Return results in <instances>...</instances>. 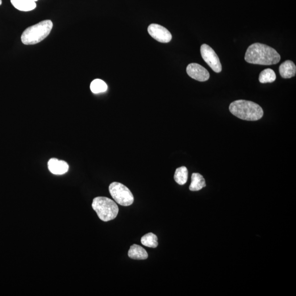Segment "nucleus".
I'll return each mask as SVG.
<instances>
[{
    "mask_svg": "<svg viewBox=\"0 0 296 296\" xmlns=\"http://www.w3.org/2000/svg\"><path fill=\"white\" fill-rule=\"evenodd\" d=\"M280 59L276 49L261 43L250 45L245 56V60L249 63L264 65L276 64Z\"/></svg>",
    "mask_w": 296,
    "mask_h": 296,
    "instance_id": "1",
    "label": "nucleus"
},
{
    "mask_svg": "<svg viewBox=\"0 0 296 296\" xmlns=\"http://www.w3.org/2000/svg\"><path fill=\"white\" fill-rule=\"evenodd\" d=\"M233 115L241 120L257 121L264 116V110L258 104L246 100H237L229 106Z\"/></svg>",
    "mask_w": 296,
    "mask_h": 296,
    "instance_id": "2",
    "label": "nucleus"
},
{
    "mask_svg": "<svg viewBox=\"0 0 296 296\" xmlns=\"http://www.w3.org/2000/svg\"><path fill=\"white\" fill-rule=\"evenodd\" d=\"M53 28L51 20H45L28 28L21 36L22 43L26 45H35L40 43L49 35Z\"/></svg>",
    "mask_w": 296,
    "mask_h": 296,
    "instance_id": "3",
    "label": "nucleus"
},
{
    "mask_svg": "<svg viewBox=\"0 0 296 296\" xmlns=\"http://www.w3.org/2000/svg\"><path fill=\"white\" fill-rule=\"evenodd\" d=\"M92 207L96 212L99 219L104 222L114 219L119 213L117 204L113 200L107 197L95 198Z\"/></svg>",
    "mask_w": 296,
    "mask_h": 296,
    "instance_id": "4",
    "label": "nucleus"
},
{
    "mask_svg": "<svg viewBox=\"0 0 296 296\" xmlns=\"http://www.w3.org/2000/svg\"><path fill=\"white\" fill-rule=\"evenodd\" d=\"M109 190L112 198L120 205L130 206L134 202V197L131 191L122 183L119 182L111 183Z\"/></svg>",
    "mask_w": 296,
    "mask_h": 296,
    "instance_id": "5",
    "label": "nucleus"
},
{
    "mask_svg": "<svg viewBox=\"0 0 296 296\" xmlns=\"http://www.w3.org/2000/svg\"><path fill=\"white\" fill-rule=\"evenodd\" d=\"M200 52L203 60L215 72L218 73L222 71V65L219 58L214 50L209 46L203 44L200 48Z\"/></svg>",
    "mask_w": 296,
    "mask_h": 296,
    "instance_id": "6",
    "label": "nucleus"
},
{
    "mask_svg": "<svg viewBox=\"0 0 296 296\" xmlns=\"http://www.w3.org/2000/svg\"><path fill=\"white\" fill-rule=\"evenodd\" d=\"M150 35L153 38L162 43H168L172 40L171 32L164 27L156 24L150 25L148 28Z\"/></svg>",
    "mask_w": 296,
    "mask_h": 296,
    "instance_id": "7",
    "label": "nucleus"
},
{
    "mask_svg": "<svg viewBox=\"0 0 296 296\" xmlns=\"http://www.w3.org/2000/svg\"><path fill=\"white\" fill-rule=\"evenodd\" d=\"M187 73L190 77L200 82L206 81L210 78V74L207 70L197 63H191L187 65Z\"/></svg>",
    "mask_w": 296,
    "mask_h": 296,
    "instance_id": "8",
    "label": "nucleus"
},
{
    "mask_svg": "<svg viewBox=\"0 0 296 296\" xmlns=\"http://www.w3.org/2000/svg\"><path fill=\"white\" fill-rule=\"evenodd\" d=\"M48 168L49 171L56 175L64 174L68 171L69 165L64 161L52 158L48 162Z\"/></svg>",
    "mask_w": 296,
    "mask_h": 296,
    "instance_id": "9",
    "label": "nucleus"
},
{
    "mask_svg": "<svg viewBox=\"0 0 296 296\" xmlns=\"http://www.w3.org/2000/svg\"><path fill=\"white\" fill-rule=\"evenodd\" d=\"M279 73L282 78H290L296 76V66L293 61L287 60L280 65Z\"/></svg>",
    "mask_w": 296,
    "mask_h": 296,
    "instance_id": "10",
    "label": "nucleus"
},
{
    "mask_svg": "<svg viewBox=\"0 0 296 296\" xmlns=\"http://www.w3.org/2000/svg\"><path fill=\"white\" fill-rule=\"evenodd\" d=\"M128 255L132 259L137 260H144L148 257V254L145 249L140 246L136 244L131 246Z\"/></svg>",
    "mask_w": 296,
    "mask_h": 296,
    "instance_id": "11",
    "label": "nucleus"
},
{
    "mask_svg": "<svg viewBox=\"0 0 296 296\" xmlns=\"http://www.w3.org/2000/svg\"><path fill=\"white\" fill-rule=\"evenodd\" d=\"M12 5L20 11L28 12L34 10L36 3L32 0H10Z\"/></svg>",
    "mask_w": 296,
    "mask_h": 296,
    "instance_id": "12",
    "label": "nucleus"
},
{
    "mask_svg": "<svg viewBox=\"0 0 296 296\" xmlns=\"http://www.w3.org/2000/svg\"><path fill=\"white\" fill-rule=\"evenodd\" d=\"M205 179L202 174L194 173L191 176V182L189 187L191 191H199L206 187Z\"/></svg>",
    "mask_w": 296,
    "mask_h": 296,
    "instance_id": "13",
    "label": "nucleus"
},
{
    "mask_svg": "<svg viewBox=\"0 0 296 296\" xmlns=\"http://www.w3.org/2000/svg\"><path fill=\"white\" fill-rule=\"evenodd\" d=\"M188 178V171L186 167L182 166L177 169L175 172L174 179L179 185H184Z\"/></svg>",
    "mask_w": 296,
    "mask_h": 296,
    "instance_id": "14",
    "label": "nucleus"
},
{
    "mask_svg": "<svg viewBox=\"0 0 296 296\" xmlns=\"http://www.w3.org/2000/svg\"><path fill=\"white\" fill-rule=\"evenodd\" d=\"M276 74L271 69H266L261 73L259 81L262 83H272L276 80Z\"/></svg>",
    "mask_w": 296,
    "mask_h": 296,
    "instance_id": "15",
    "label": "nucleus"
},
{
    "mask_svg": "<svg viewBox=\"0 0 296 296\" xmlns=\"http://www.w3.org/2000/svg\"><path fill=\"white\" fill-rule=\"evenodd\" d=\"M141 243L145 247L156 248L158 246L157 237L153 233H149L141 237Z\"/></svg>",
    "mask_w": 296,
    "mask_h": 296,
    "instance_id": "16",
    "label": "nucleus"
},
{
    "mask_svg": "<svg viewBox=\"0 0 296 296\" xmlns=\"http://www.w3.org/2000/svg\"><path fill=\"white\" fill-rule=\"evenodd\" d=\"M90 89L93 93L97 94L106 92L108 89V86L106 83L101 79H95L91 82Z\"/></svg>",
    "mask_w": 296,
    "mask_h": 296,
    "instance_id": "17",
    "label": "nucleus"
},
{
    "mask_svg": "<svg viewBox=\"0 0 296 296\" xmlns=\"http://www.w3.org/2000/svg\"><path fill=\"white\" fill-rule=\"evenodd\" d=\"M2 0H0V6H1L2 5Z\"/></svg>",
    "mask_w": 296,
    "mask_h": 296,
    "instance_id": "18",
    "label": "nucleus"
},
{
    "mask_svg": "<svg viewBox=\"0 0 296 296\" xmlns=\"http://www.w3.org/2000/svg\"><path fill=\"white\" fill-rule=\"evenodd\" d=\"M32 1L36 2V1H38V0H32Z\"/></svg>",
    "mask_w": 296,
    "mask_h": 296,
    "instance_id": "19",
    "label": "nucleus"
}]
</instances>
